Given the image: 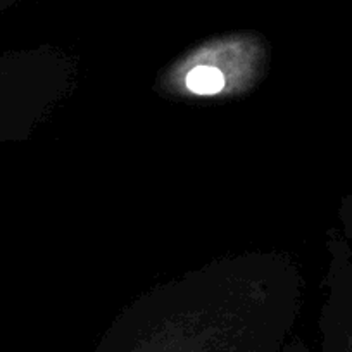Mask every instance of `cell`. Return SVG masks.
<instances>
[{"instance_id":"cell-1","label":"cell","mask_w":352,"mask_h":352,"mask_svg":"<svg viewBox=\"0 0 352 352\" xmlns=\"http://www.w3.org/2000/svg\"><path fill=\"white\" fill-rule=\"evenodd\" d=\"M187 87L197 96H214L225 87V76L214 66H197L188 73Z\"/></svg>"}]
</instances>
